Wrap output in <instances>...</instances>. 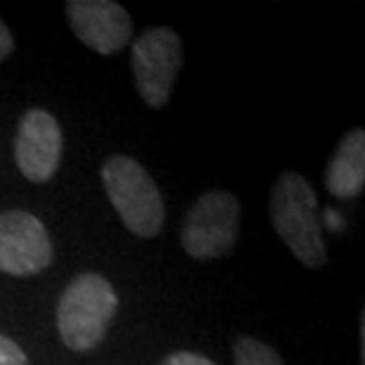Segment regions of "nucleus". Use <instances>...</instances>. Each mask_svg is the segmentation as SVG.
<instances>
[{
    "mask_svg": "<svg viewBox=\"0 0 365 365\" xmlns=\"http://www.w3.org/2000/svg\"><path fill=\"white\" fill-rule=\"evenodd\" d=\"M271 223L289 252L306 268H323L327 250L318 218V200L311 182L284 171L271 190Z\"/></svg>",
    "mask_w": 365,
    "mask_h": 365,
    "instance_id": "f257e3e1",
    "label": "nucleus"
},
{
    "mask_svg": "<svg viewBox=\"0 0 365 365\" xmlns=\"http://www.w3.org/2000/svg\"><path fill=\"white\" fill-rule=\"evenodd\" d=\"M119 306L114 287L100 273H81L67 284L57 304V330L71 351H91L105 339Z\"/></svg>",
    "mask_w": 365,
    "mask_h": 365,
    "instance_id": "f03ea898",
    "label": "nucleus"
},
{
    "mask_svg": "<svg viewBox=\"0 0 365 365\" xmlns=\"http://www.w3.org/2000/svg\"><path fill=\"white\" fill-rule=\"evenodd\" d=\"M102 185L123 225L138 237H155L164 225V200L157 182L133 157L114 155L102 166Z\"/></svg>",
    "mask_w": 365,
    "mask_h": 365,
    "instance_id": "7ed1b4c3",
    "label": "nucleus"
},
{
    "mask_svg": "<svg viewBox=\"0 0 365 365\" xmlns=\"http://www.w3.org/2000/svg\"><path fill=\"white\" fill-rule=\"evenodd\" d=\"M240 202L232 192H204L185 216L180 245L192 259L211 261L225 257L240 237Z\"/></svg>",
    "mask_w": 365,
    "mask_h": 365,
    "instance_id": "20e7f679",
    "label": "nucleus"
},
{
    "mask_svg": "<svg viewBox=\"0 0 365 365\" xmlns=\"http://www.w3.org/2000/svg\"><path fill=\"white\" fill-rule=\"evenodd\" d=\"M182 64V41L173 29L157 26L135 41L130 53L135 88L150 107L162 109L171 100Z\"/></svg>",
    "mask_w": 365,
    "mask_h": 365,
    "instance_id": "39448f33",
    "label": "nucleus"
},
{
    "mask_svg": "<svg viewBox=\"0 0 365 365\" xmlns=\"http://www.w3.org/2000/svg\"><path fill=\"white\" fill-rule=\"evenodd\" d=\"M53 261V240L41 218L14 209L0 214V273L26 277Z\"/></svg>",
    "mask_w": 365,
    "mask_h": 365,
    "instance_id": "423d86ee",
    "label": "nucleus"
},
{
    "mask_svg": "<svg viewBox=\"0 0 365 365\" xmlns=\"http://www.w3.org/2000/svg\"><path fill=\"white\" fill-rule=\"evenodd\" d=\"M14 159L26 180L46 182L60 169L62 128L46 109H29L14 138Z\"/></svg>",
    "mask_w": 365,
    "mask_h": 365,
    "instance_id": "0eeeda50",
    "label": "nucleus"
},
{
    "mask_svg": "<svg viewBox=\"0 0 365 365\" xmlns=\"http://www.w3.org/2000/svg\"><path fill=\"white\" fill-rule=\"evenodd\" d=\"M67 19L78 41L100 55H116L128 46L133 21L114 0H69Z\"/></svg>",
    "mask_w": 365,
    "mask_h": 365,
    "instance_id": "6e6552de",
    "label": "nucleus"
},
{
    "mask_svg": "<svg viewBox=\"0 0 365 365\" xmlns=\"http://www.w3.org/2000/svg\"><path fill=\"white\" fill-rule=\"evenodd\" d=\"M325 185L339 200L359 197L365 187V130L354 128L339 143L325 171Z\"/></svg>",
    "mask_w": 365,
    "mask_h": 365,
    "instance_id": "1a4fd4ad",
    "label": "nucleus"
},
{
    "mask_svg": "<svg viewBox=\"0 0 365 365\" xmlns=\"http://www.w3.org/2000/svg\"><path fill=\"white\" fill-rule=\"evenodd\" d=\"M232 359H235V365H282L280 354L273 346L254 337H240L235 341Z\"/></svg>",
    "mask_w": 365,
    "mask_h": 365,
    "instance_id": "9d476101",
    "label": "nucleus"
},
{
    "mask_svg": "<svg viewBox=\"0 0 365 365\" xmlns=\"http://www.w3.org/2000/svg\"><path fill=\"white\" fill-rule=\"evenodd\" d=\"M0 365H29L26 354L10 337L0 334Z\"/></svg>",
    "mask_w": 365,
    "mask_h": 365,
    "instance_id": "9b49d317",
    "label": "nucleus"
},
{
    "mask_svg": "<svg viewBox=\"0 0 365 365\" xmlns=\"http://www.w3.org/2000/svg\"><path fill=\"white\" fill-rule=\"evenodd\" d=\"M162 365H216V363L209 361L207 356H200L192 351H176V354L166 356Z\"/></svg>",
    "mask_w": 365,
    "mask_h": 365,
    "instance_id": "f8f14e48",
    "label": "nucleus"
},
{
    "mask_svg": "<svg viewBox=\"0 0 365 365\" xmlns=\"http://www.w3.org/2000/svg\"><path fill=\"white\" fill-rule=\"evenodd\" d=\"M12 48H14L12 34H10V29H7L5 21L0 19V62H3L5 57L12 53Z\"/></svg>",
    "mask_w": 365,
    "mask_h": 365,
    "instance_id": "ddd939ff",
    "label": "nucleus"
},
{
    "mask_svg": "<svg viewBox=\"0 0 365 365\" xmlns=\"http://www.w3.org/2000/svg\"><path fill=\"white\" fill-rule=\"evenodd\" d=\"M325 218H327V225H330L332 230H337L339 225H341V221H339V214H334L332 209H327V211H325Z\"/></svg>",
    "mask_w": 365,
    "mask_h": 365,
    "instance_id": "4468645a",
    "label": "nucleus"
}]
</instances>
